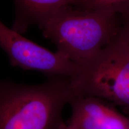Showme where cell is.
Here are the masks:
<instances>
[{
	"label": "cell",
	"mask_w": 129,
	"mask_h": 129,
	"mask_svg": "<svg viewBox=\"0 0 129 129\" xmlns=\"http://www.w3.org/2000/svg\"><path fill=\"white\" fill-rule=\"evenodd\" d=\"M58 129H80V128H77V127L74 126V125H72L69 124H68L67 122V123H65V122L63 121L62 124H61Z\"/></svg>",
	"instance_id": "obj_9"
},
{
	"label": "cell",
	"mask_w": 129,
	"mask_h": 129,
	"mask_svg": "<svg viewBox=\"0 0 129 129\" xmlns=\"http://www.w3.org/2000/svg\"><path fill=\"white\" fill-rule=\"evenodd\" d=\"M74 6L83 9L111 8L122 16L129 14V0H77Z\"/></svg>",
	"instance_id": "obj_7"
},
{
	"label": "cell",
	"mask_w": 129,
	"mask_h": 129,
	"mask_svg": "<svg viewBox=\"0 0 129 129\" xmlns=\"http://www.w3.org/2000/svg\"><path fill=\"white\" fill-rule=\"evenodd\" d=\"M122 24L121 34L129 41V14L122 16Z\"/></svg>",
	"instance_id": "obj_8"
},
{
	"label": "cell",
	"mask_w": 129,
	"mask_h": 129,
	"mask_svg": "<svg viewBox=\"0 0 129 129\" xmlns=\"http://www.w3.org/2000/svg\"><path fill=\"white\" fill-rule=\"evenodd\" d=\"M67 123L80 129H129V117L108 102L94 96H74Z\"/></svg>",
	"instance_id": "obj_5"
},
{
	"label": "cell",
	"mask_w": 129,
	"mask_h": 129,
	"mask_svg": "<svg viewBox=\"0 0 129 129\" xmlns=\"http://www.w3.org/2000/svg\"><path fill=\"white\" fill-rule=\"evenodd\" d=\"M73 97L69 77L35 85L0 80V129H58Z\"/></svg>",
	"instance_id": "obj_2"
},
{
	"label": "cell",
	"mask_w": 129,
	"mask_h": 129,
	"mask_svg": "<svg viewBox=\"0 0 129 129\" xmlns=\"http://www.w3.org/2000/svg\"><path fill=\"white\" fill-rule=\"evenodd\" d=\"M74 96L101 98L129 115V41L121 34L69 77Z\"/></svg>",
	"instance_id": "obj_3"
},
{
	"label": "cell",
	"mask_w": 129,
	"mask_h": 129,
	"mask_svg": "<svg viewBox=\"0 0 129 129\" xmlns=\"http://www.w3.org/2000/svg\"><path fill=\"white\" fill-rule=\"evenodd\" d=\"M72 6L59 10L38 25L56 45L58 52L80 64L120 35L122 18L111 8L83 9Z\"/></svg>",
	"instance_id": "obj_1"
},
{
	"label": "cell",
	"mask_w": 129,
	"mask_h": 129,
	"mask_svg": "<svg viewBox=\"0 0 129 129\" xmlns=\"http://www.w3.org/2000/svg\"><path fill=\"white\" fill-rule=\"evenodd\" d=\"M77 0H14L17 16L13 29L21 32L30 24L38 23L62 8L74 6Z\"/></svg>",
	"instance_id": "obj_6"
},
{
	"label": "cell",
	"mask_w": 129,
	"mask_h": 129,
	"mask_svg": "<svg viewBox=\"0 0 129 129\" xmlns=\"http://www.w3.org/2000/svg\"><path fill=\"white\" fill-rule=\"evenodd\" d=\"M0 48L13 67L34 70L49 77H71L77 65L60 53L53 52L22 36L0 21Z\"/></svg>",
	"instance_id": "obj_4"
}]
</instances>
